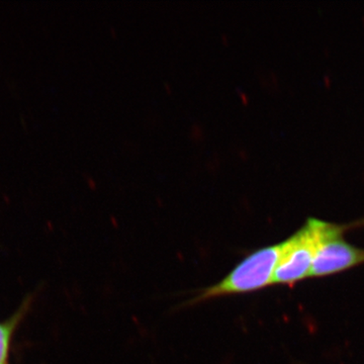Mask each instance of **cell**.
<instances>
[{
    "instance_id": "6da1fadb",
    "label": "cell",
    "mask_w": 364,
    "mask_h": 364,
    "mask_svg": "<svg viewBox=\"0 0 364 364\" xmlns=\"http://www.w3.org/2000/svg\"><path fill=\"white\" fill-rule=\"evenodd\" d=\"M282 254V243L257 249L246 256L224 279L205 287L186 303V306L225 296L259 291L272 286L275 268Z\"/></svg>"
},
{
    "instance_id": "7a4b0ae2",
    "label": "cell",
    "mask_w": 364,
    "mask_h": 364,
    "mask_svg": "<svg viewBox=\"0 0 364 364\" xmlns=\"http://www.w3.org/2000/svg\"><path fill=\"white\" fill-rule=\"evenodd\" d=\"M318 221L311 218L296 233L282 242V254L273 274L272 284L293 286L311 277L320 242Z\"/></svg>"
},
{
    "instance_id": "3957f363",
    "label": "cell",
    "mask_w": 364,
    "mask_h": 364,
    "mask_svg": "<svg viewBox=\"0 0 364 364\" xmlns=\"http://www.w3.org/2000/svg\"><path fill=\"white\" fill-rule=\"evenodd\" d=\"M349 226L318 222V247L314 259L311 277L335 274L364 263V250L343 240Z\"/></svg>"
},
{
    "instance_id": "277c9868",
    "label": "cell",
    "mask_w": 364,
    "mask_h": 364,
    "mask_svg": "<svg viewBox=\"0 0 364 364\" xmlns=\"http://www.w3.org/2000/svg\"><path fill=\"white\" fill-rule=\"evenodd\" d=\"M18 316L7 321L6 323L0 324V364L6 363L9 342H11L14 328L18 324Z\"/></svg>"
}]
</instances>
